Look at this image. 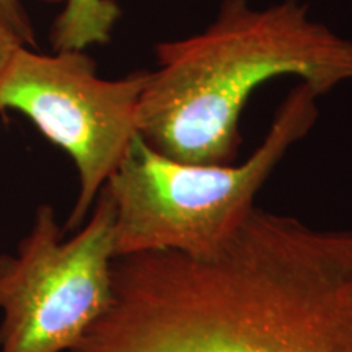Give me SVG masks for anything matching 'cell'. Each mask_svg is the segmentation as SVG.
Segmentation results:
<instances>
[{
  "mask_svg": "<svg viewBox=\"0 0 352 352\" xmlns=\"http://www.w3.org/2000/svg\"><path fill=\"white\" fill-rule=\"evenodd\" d=\"M70 352H352V230L254 208L217 252L114 258Z\"/></svg>",
  "mask_w": 352,
  "mask_h": 352,
  "instance_id": "cell-1",
  "label": "cell"
},
{
  "mask_svg": "<svg viewBox=\"0 0 352 352\" xmlns=\"http://www.w3.org/2000/svg\"><path fill=\"white\" fill-rule=\"evenodd\" d=\"M155 57L139 100L138 134L184 164L235 162L241 113L264 82L297 77L321 96L352 80V41L315 20L300 0L270 7L222 0L212 23L160 43Z\"/></svg>",
  "mask_w": 352,
  "mask_h": 352,
  "instance_id": "cell-2",
  "label": "cell"
},
{
  "mask_svg": "<svg viewBox=\"0 0 352 352\" xmlns=\"http://www.w3.org/2000/svg\"><path fill=\"white\" fill-rule=\"evenodd\" d=\"M318 98L305 82L294 87L261 144L241 164H184L155 152L135 134L104 184L114 204L116 258L217 252L254 209V197L285 153L314 129Z\"/></svg>",
  "mask_w": 352,
  "mask_h": 352,
  "instance_id": "cell-3",
  "label": "cell"
},
{
  "mask_svg": "<svg viewBox=\"0 0 352 352\" xmlns=\"http://www.w3.org/2000/svg\"><path fill=\"white\" fill-rule=\"evenodd\" d=\"M114 258L107 188L67 240L54 209L39 206L16 254H0V352L72 351L111 302Z\"/></svg>",
  "mask_w": 352,
  "mask_h": 352,
  "instance_id": "cell-4",
  "label": "cell"
},
{
  "mask_svg": "<svg viewBox=\"0 0 352 352\" xmlns=\"http://www.w3.org/2000/svg\"><path fill=\"white\" fill-rule=\"evenodd\" d=\"M147 70L103 78L85 52L41 54L19 46L0 72V109L25 114L72 158L78 195L64 230L85 222L138 134L135 118Z\"/></svg>",
  "mask_w": 352,
  "mask_h": 352,
  "instance_id": "cell-5",
  "label": "cell"
},
{
  "mask_svg": "<svg viewBox=\"0 0 352 352\" xmlns=\"http://www.w3.org/2000/svg\"><path fill=\"white\" fill-rule=\"evenodd\" d=\"M0 26L26 47L36 46V34L21 0H0Z\"/></svg>",
  "mask_w": 352,
  "mask_h": 352,
  "instance_id": "cell-6",
  "label": "cell"
},
{
  "mask_svg": "<svg viewBox=\"0 0 352 352\" xmlns=\"http://www.w3.org/2000/svg\"><path fill=\"white\" fill-rule=\"evenodd\" d=\"M19 46H23V44L13 36L10 32H7L3 26H0V72L6 67L8 59H10Z\"/></svg>",
  "mask_w": 352,
  "mask_h": 352,
  "instance_id": "cell-7",
  "label": "cell"
},
{
  "mask_svg": "<svg viewBox=\"0 0 352 352\" xmlns=\"http://www.w3.org/2000/svg\"><path fill=\"white\" fill-rule=\"evenodd\" d=\"M46 2H63V0H46Z\"/></svg>",
  "mask_w": 352,
  "mask_h": 352,
  "instance_id": "cell-8",
  "label": "cell"
}]
</instances>
